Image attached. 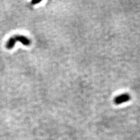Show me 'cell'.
<instances>
[{"instance_id": "1", "label": "cell", "mask_w": 140, "mask_h": 140, "mask_svg": "<svg viewBox=\"0 0 140 140\" xmlns=\"http://www.w3.org/2000/svg\"><path fill=\"white\" fill-rule=\"evenodd\" d=\"M130 99V96L128 94H123L118 96L115 97L114 102L116 105H120L122 103L128 101Z\"/></svg>"}, {"instance_id": "2", "label": "cell", "mask_w": 140, "mask_h": 140, "mask_svg": "<svg viewBox=\"0 0 140 140\" xmlns=\"http://www.w3.org/2000/svg\"><path fill=\"white\" fill-rule=\"evenodd\" d=\"M14 37L16 41H19L25 46H29L30 45V40L27 38L26 36L22 35H16Z\"/></svg>"}, {"instance_id": "3", "label": "cell", "mask_w": 140, "mask_h": 140, "mask_svg": "<svg viewBox=\"0 0 140 140\" xmlns=\"http://www.w3.org/2000/svg\"><path fill=\"white\" fill-rule=\"evenodd\" d=\"M16 40L15 39L14 36L11 37L8 40L6 43V47L7 49H12L14 47L15 44H16Z\"/></svg>"}, {"instance_id": "4", "label": "cell", "mask_w": 140, "mask_h": 140, "mask_svg": "<svg viewBox=\"0 0 140 140\" xmlns=\"http://www.w3.org/2000/svg\"><path fill=\"white\" fill-rule=\"evenodd\" d=\"M40 2H41V1H33L32 2V4L33 5H35V4H36L40 3Z\"/></svg>"}]
</instances>
